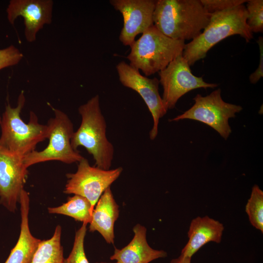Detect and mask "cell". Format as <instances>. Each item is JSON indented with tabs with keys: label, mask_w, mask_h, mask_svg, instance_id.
Returning <instances> with one entry per match:
<instances>
[{
	"label": "cell",
	"mask_w": 263,
	"mask_h": 263,
	"mask_svg": "<svg viewBox=\"0 0 263 263\" xmlns=\"http://www.w3.org/2000/svg\"><path fill=\"white\" fill-rule=\"evenodd\" d=\"M211 14L200 0H156L153 14L154 26L175 40H193L208 24Z\"/></svg>",
	"instance_id": "6da1fadb"
},
{
	"label": "cell",
	"mask_w": 263,
	"mask_h": 263,
	"mask_svg": "<svg viewBox=\"0 0 263 263\" xmlns=\"http://www.w3.org/2000/svg\"><path fill=\"white\" fill-rule=\"evenodd\" d=\"M247 18L244 4L211 14L209 22L203 32L186 44L183 56L190 66L205 58L212 47L228 37L238 35L249 42L253 36L246 24Z\"/></svg>",
	"instance_id": "7a4b0ae2"
},
{
	"label": "cell",
	"mask_w": 263,
	"mask_h": 263,
	"mask_svg": "<svg viewBox=\"0 0 263 263\" xmlns=\"http://www.w3.org/2000/svg\"><path fill=\"white\" fill-rule=\"evenodd\" d=\"M81 122L71 139L73 148L83 147L92 155L95 166L110 169L114 156V147L106 136L107 124L100 106L99 96L95 95L80 106Z\"/></svg>",
	"instance_id": "3957f363"
},
{
	"label": "cell",
	"mask_w": 263,
	"mask_h": 263,
	"mask_svg": "<svg viewBox=\"0 0 263 263\" xmlns=\"http://www.w3.org/2000/svg\"><path fill=\"white\" fill-rule=\"evenodd\" d=\"M25 103L22 91L15 107L9 103L6 105L0 124V146L22 157L35 150L38 143L48 138L50 131L49 125L39 124L33 112H30L28 123L22 120L20 113Z\"/></svg>",
	"instance_id": "277c9868"
},
{
	"label": "cell",
	"mask_w": 263,
	"mask_h": 263,
	"mask_svg": "<svg viewBox=\"0 0 263 263\" xmlns=\"http://www.w3.org/2000/svg\"><path fill=\"white\" fill-rule=\"evenodd\" d=\"M185 45V41L165 36L153 25L132 43L127 58L131 66L148 76L164 69L182 54Z\"/></svg>",
	"instance_id": "5b68a950"
},
{
	"label": "cell",
	"mask_w": 263,
	"mask_h": 263,
	"mask_svg": "<svg viewBox=\"0 0 263 263\" xmlns=\"http://www.w3.org/2000/svg\"><path fill=\"white\" fill-rule=\"evenodd\" d=\"M55 116L48 124L50 128L49 144L42 150H34L23 157L27 169L33 165L49 161H59L66 164L79 162L83 157L71 145L74 133L73 124L63 112L52 108Z\"/></svg>",
	"instance_id": "8992f818"
},
{
	"label": "cell",
	"mask_w": 263,
	"mask_h": 263,
	"mask_svg": "<svg viewBox=\"0 0 263 263\" xmlns=\"http://www.w3.org/2000/svg\"><path fill=\"white\" fill-rule=\"evenodd\" d=\"M221 93V89L218 88L205 96L197 94L193 98L194 104L190 109L169 121L185 119L197 120L209 126L227 139L231 132L228 119L234 117L243 108L241 106L225 102Z\"/></svg>",
	"instance_id": "52a82bcc"
},
{
	"label": "cell",
	"mask_w": 263,
	"mask_h": 263,
	"mask_svg": "<svg viewBox=\"0 0 263 263\" xmlns=\"http://www.w3.org/2000/svg\"><path fill=\"white\" fill-rule=\"evenodd\" d=\"M122 167L105 170L90 165L83 157L75 173L66 174L68 180L64 193L78 195L86 198L94 207L105 190L119 177Z\"/></svg>",
	"instance_id": "ba28073f"
},
{
	"label": "cell",
	"mask_w": 263,
	"mask_h": 263,
	"mask_svg": "<svg viewBox=\"0 0 263 263\" xmlns=\"http://www.w3.org/2000/svg\"><path fill=\"white\" fill-rule=\"evenodd\" d=\"M158 75L159 83L163 89L162 99L167 111L175 108L179 98L191 90L218 86L216 83L206 82L202 76L194 75L182 54L159 72Z\"/></svg>",
	"instance_id": "9c48e42d"
},
{
	"label": "cell",
	"mask_w": 263,
	"mask_h": 263,
	"mask_svg": "<svg viewBox=\"0 0 263 263\" xmlns=\"http://www.w3.org/2000/svg\"><path fill=\"white\" fill-rule=\"evenodd\" d=\"M119 80L125 87L136 92L142 98L150 112L153 124L150 138L154 140L158 133L159 119L167 112L159 93V79L148 78L139 71L122 61L116 66Z\"/></svg>",
	"instance_id": "30bf717a"
},
{
	"label": "cell",
	"mask_w": 263,
	"mask_h": 263,
	"mask_svg": "<svg viewBox=\"0 0 263 263\" xmlns=\"http://www.w3.org/2000/svg\"><path fill=\"white\" fill-rule=\"evenodd\" d=\"M23 158L0 146V205L12 212L19 203L27 176Z\"/></svg>",
	"instance_id": "8fae6325"
},
{
	"label": "cell",
	"mask_w": 263,
	"mask_h": 263,
	"mask_svg": "<svg viewBox=\"0 0 263 263\" xmlns=\"http://www.w3.org/2000/svg\"><path fill=\"white\" fill-rule=\"evenodd\" d=\"M109 2L122 15L123 26L119 39L124 45L130 46L138 34L153 25L156 0H111Z\"/></svg>",
	"instance_id": "7c38bea8"
},
{
	"label": "cell",
	"mask_w": 263,
	"mask_h": 263,
	"mask_svg": "<svg viewBox=\"0 0 263 263\" xmlns=\"http://www.w3.org/2000/svg\"><path fill=\"white\" fill-rule=\"evenodd\" d=\"M53 5L52 0H11L6 9L7 19L13 25L18 17H22L25 38L33 42L44 25L52 22Z\"/></svg>",
	"instance_id": "4fadbf2b"
},
{
	"label": "cell",
	"mask_w": 263,
	"mask_h": 263,
	"mask_svg": "<svg viewBox=\"0 0 263 263\" xmlns=\"http://www.w3.org/2000/svg\"><path fill=\"white\" fill-rule=\"evenodd\" d=\"M224 230L222 223L207 215L193 219L188 231V241L182 249L180 255L192 258L208 243H221Z\"/></svg>",
	"instance_id": "5bb4252c"
},
{
	"label": "cell",
	"mask_w": 263,
	"mask_h": 263,
	"mask_svg": "<svg viewBox=\"0 0 263 263\" xmlns=\"http://www.w3.org/2000/svg\"><path fill=\"white\" fill-rule=\"evenodd\" d=\"M134 236L130 243L121 249L115 248L111 260L116 263H149L153 260L165 258L167 253L163 250L151 248L146 239L147 229L140 224L133 228Z\"/></svg>",
	"instance_id": "9a60e30c"
},
{
	"label": "cell",
	"mask_w": 263,
	"mask_h": 263,
	"mask_svg": "<svg viewBox=\"0 0 263 263\" xmlns=\"http://www.w3.org/2000/svg\"><path fill=\"white\" fill-rule=\"evenodd\" d=\"M19 204L21 224L19 238L4 263H30L41 241L31 233L28 219L30 199L28 193L24 189Z\"/></svg>",
	"instance_id": "2e32d148"
},
{
	"label": "cell",
	"mask_w": 263,
	"mask_h": 263,
	"mask_svg": "<svg viewBox=\"0 0 263 263\" xmlns=\"http://www.w3.org/2000/svg\"><path fill=\"white\" fill-rule=\"evenodd\" d=\"M119 214V206L109 187L100 196L94 207L90 223V231L98 232L107 243L113 244L114 225Z\"/></svg>",
	"instance_id": "e0dca14e"
},
{
	"label": "cell",
	"mask_w": 263,
	"mask_h": 263,
	"mask_svg": "<svg viewBox=\"0 0 263 263\" xmlns=\"http://www.w3.org/2000/svg\"><path fill=\"white\" fill-rule=\"evenodd\" d=\"M93 210L90 202L78 195L69 197L66 203L58 207L48 208L49 213L66 215L86 224L92 221Z\"/></svg>",
	"instance_id": "ac0fdd59"
},
{
	"label": "cell",
	"mask_w": 263,
	"mask_h": 263,
	"mask_svg": "<svg viewBox=\"0 0 263 263\" xmlns=\"http://www.w3.org/2000/svg\"><path fill=\"white\" fill-rule=\"evenodd\" d=\"M61 236V227L58 225L50 239L41 241L30 263H64Z\"/></svg>",
	"instance_id": "d6986e66"
},
{
	"label": "cell",
	"mask_w": 263,
	"mask_h": 263,
	"mask_svg": "<svg viewBox=\"0 0 263 263\" xmlns=\"http://www.w3.org/2000/svg\"><path fill=\"white\" fill-rule=\"evenodd\" d=\"M249 222L256 229L263 233V191L260 187L253 186L251 194L245 206Z\"/></svg>",
	"instance_id": "ffe728a7"
},
{
	"label": "cell",
	"mask_w": 263,
	"mask_h": 263,
	"mask_svg": "<svg viewBox=\"0 0 263 263\" xmlns=\"http://www.w3.org/2000/svg\"><path fill=\"white\" fill-rule=\"evenodd\" d=\"M246 9L247 13L246 24L253 33L263 32V0H247Z\"/></svg>",
	"instance_id": "44dd1931"
},
{
	"label": "cell",
	"mask_w": 263,
	"mask_h": 263,
	"mask_svg": "<svg viewBox=\"0 0 263 263\" xmlns=\"http://www.w3.org/2000/svg\"><path fill=\"white\" fill-rule=\"evenodd\" d=\"M87 225L83 223L76 231L73 248L69 256L64 259V263H90L86 257L84 247Z\"/></svg>",
	"instance_id": "7402d4cb"
},
{
	"label": "cell",
	"mask_w": 263,
	"mask_h": 263,
	"mask_svg": "<svg viewBox=\"0 0 263 263\" xmlns=\"http://www.w3.org/2000/svg\"><path fill=\"white\" fill-rule=\"evenodd\" d=\"M205 10L209 14L223 11L246 2L245 0H200Z\"/></svg>",
	"instance_id": "603a6c76"
},
{
	"label": "cell",
	"mask_w": 263,
	"mask_h": 263,
	"mask_svg": "<svg viewBox=\"0 0 263 263\" xmlns=\"http://www.w3.org/2000/svg\"><path fill=\"white\" fill-rule=\"evenodd\" d=\"M23 57L22 53L14 45L0 49V70L18 64Z\"/></svg>",
	"instance_id": "cb8c5ba5"
},
{
	"label": "cell",
	"mask_w": 263,
	"mask_h": 263,
	"mask_svg": "<svg viewBox=\"0 0 263 263\" xmlns=\"http://www.w3.org/2000/svg\"><path fill=\"white\" fill-rule=\"evenodd\" d=\"M257 42L259 45L260 50V62L255 71L252 73L249 79L252 84H256L263 76V38L259 37Z\"/></svg>",
	"instance_id": "d4e9b609"
},
{
	"label": "cell",
	"mask_w": 263,
	"mask_h": 263,
	"mask_svg": "<svg viewBox=\"0 0 263 263\" xmlns=\"http://www.w3.org/2000/svg\"><path fill=\"white\" fill-rule=\"evenodd\" d=\"M191 258L180 255L178 258L173 259L170 263H191Z\"/></svg>",
	"instance_id": "484cf974"
},
{
	"label": "cell",
	"mask_w": 263,
	"mask_h": 263,
	"mask_svg": "<svg viewBox=\"0 0 263 263\" xmlns=\"http://www.w3.org/2000/svg\"><path fill=\"white\" fill-rule=\"evenodd\" d=\"M110 263L100 262V263Z\"/></svg>",
	"instance_id": "4316f807"
},
{
	"label": "cell",
	"mask_w": 263,
	"mask_h": 263,
	"mask_svg": "<svg viewBox=\"0 0 263 263\" xmlns=\"http://www.w3.org/2000/svg\"><path fill=\"white\" fill-rule=\"evenodd\" d=\"M1 118H0V122H1Z\"/></svg>",
	"instance_id": "83f0119b"
}]
</instances>
